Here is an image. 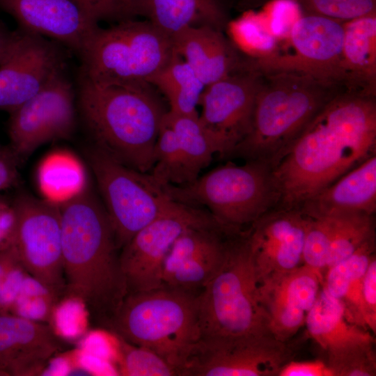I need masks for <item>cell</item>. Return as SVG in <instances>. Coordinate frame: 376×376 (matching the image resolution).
<instances>
[{
	"mask_svg": "<svg viewBox=\"0 0 376 376\" xmlns=\"http://www.w3.org/2000/svg\"><path fill=\"white\" fill-rule=\"evenodd\" d=\"M375 94L345 89L308 123L273 167L278 207L307 199L375 154Z\"/></svg>",
	"mask_w": 376,
	"mask_h": 376,
	"instance_id": "1",
	"label": "cell"
},
{
	"mask_svg": "<svg viewBox=\"0 0 376 376\" xmlns=\"http://www.w3.org/2000/svg\"><path fill=\"white\" fill-rule=\"evenodd\" d=\"M65 295L81 301L107 327L127 294L113 230L89 189L58 202Z\"/></svg>",
	"mask_w": 376,
	"mask_h": 376,
	"instance_id": "2",
	"label": "cell"
},
{
	"mask_svg": "<svg viewBox=\"0 0 376 376\" xmlns=\"http://www.w3.org/2000/svg\"><path fill=\"white\" fill-rule=\"evenodd\" d=\"M150 86L97 85L79 75V105L95 147L123 164L149 173L165 113Z\"/></svg>",
	"mask_w": 376,
	"mask_h": 376,
	"instance_id": "3",
	"label": "cell"
},
{
	"mask_svg": "<svg viewBox=\"0 0 376 376\" xmlns=\"http://www.w3.org/2000/svg\"><path fill=\"white\" fill-rule=\"evenodd\" d=\"M261 73L251 130L230 156L266 162L273 168L314 116L347 88L300 72Z\"/></svg>",
	"mask_w": 376,
	"mask_h": 376,
	"instance_id": "4",
	"label": "cell"
},
{
	"mask_svg": "<svg viewBox=\"0 0 376 376\" xmlns=\"http://www.w3.org/2000/svg\"><path fill=\"white\" fill-rule=\"evenodd\" d=\"M107 327L181 371L201 338L198 294L161 286L129 293Z\"/></svg>",
	"mask_w": 376,
	"mask_h": 376,
	"instance_id": "5",
	"label": "cell"
},
{
	"mask_svg": "<svg viewBox=\"0 0 376 376\" xmlns=\"http://www.w3.org/2000/svg\"><path fill=\"white\" fill-rule=\"evenodd\" d=\"M172 38L148 20L98 26L79 54V75L100 86L141 88L171 59Z\"/></svg>",
	"mask_w": 376,
	"mask_h": 376,
	"instance_id": "6",
	"label": "cell"
},
{
	"mask_svg": "<svg viewBox=\"0 0 376 376\" xmlns=\"http://www.w3.org/2000/svg\"><path fill=\"white\" fill-rule=\"evenodd\" d=\"M198 306L201 338L271 333L245 233L227 240L223 262L198 294Z\"/></svg>",
	"mask_w": 376,
	"mask_h": 376,
	"instance_id": "7",
	"label": "cell"
},
{
	"mask_svg": "<svg viewBox=\"0 0 376 376\" xmlns=\"http://www.w3.org/2000/svg\"><path fill=\"white\" fill-rule=\"evenodd\" d=\"M163 187L179 203L205 207L220 225L235 233L278 207L281 200L272 166L260 160L226 164L188 184Z\"/></svg>",
	"mask_w": 376,
	"mask_h": 376,
	"instance_id": "8",
	"label": "cell"
},
{
	"mask_svg": "<svg viewBox=\"0 0 376 376\" xmlns=\"http://www.w3.org/2000/svg\"><path fill=\"white\" fill-rule=\"evenodd\" d=\"M88 160L120 251L139 230L180 204L150 173L127 166L95 146Z\"/></svg>",
	"mask_w": 376,
	"mask_h": 376,
	"instance_id": "9",
	"label": "cell"
},
{
	"mask_svg": "<svg viewBox=\"0 0 376 376\" xmlns=\"http://www.w3.org/2000/svg\"><path fill=\"white\" fill-rule=\"evenodd\" d=\"M12 207V246L25 272L56 298L65 295L58 202L21 194Z\"/></svg>",
	"mask_w": 376,
	"mask_h": 376,
	"instance_id": "10",
	"label": "cell"
},
{
	"mask_svg": "<svg viewBox=\"0 0 376 376\" xmlns=\"http://www.w3.org/2000/svg\"><path fill=\"white\" fill-rule=\"evenodd\" d=\"M292 352L271 333L201 338L180 375L278 376Z\"/></svg>",
	"mask_w": 376,
	"mask_h": 376,
	"instance_id": "11",
	"label": "cell"
},
{
	"mask_svg": "<svg viewBox=\"0 0 376 376\" xmlns=\"http://www.w3.org/2000/svg\"><path fill=\"white\" fill-rule=\"evenodd\" d=\"M344 23L323 16L303 14L294 23L284 52L248 59L260 72L293 71L309 74L347 88L340 70Z\"/></svg>",
	"mask_w": 376,
	"mask_h": 376,
	"instance_id": "12",
	"label": "cell"
},
{
	"mask_svg": "<svg viewBox=\"0 0 376 376\" xmlns=\"http://www.w3.org/2000/svg\"><path fill=\"white\" fill-rule=\"evenodd\" d=\"M214 223L208 211L180 203L139 230L120 251L127 294L161 287L163 265L175 240L190 227Z\"/></svg>",
	"mask_w": 376,
	"mask_h": 376,
	"instance_id": "13",
	"label": "cell"
},
{
	"mask_svg": "<svg viewBox=\"0 0 376 376\" xmlns=\"http://www.w3.org/2000/svg\"><path fill=\"white\" fill-rule=\"evenodd\" d=\"M262 73L246 65L205 86L199 101V120L221 157L230 156L251 130Z\"/></svg>",
	"mask_w": 376,
	"mask_h": 376,
	"instance_id": "14",
	"label": "cell"
},
{
	"mask_svg": "<svg viewBox=\"0 0 376 376\" xmlns=\"http://www.w3.org/2000/svg\"><path fill=\"white\" fill-rule=\"evenodd\" d=\"M10 114L9 146L22 162L41 146L72 136L76 127L73 86L62 75Z\"/></svg>",
	"mask_w": 376,
	"mask_h": 376,
	"instance_id": "15",
	"label": "cell"
},
{
	"mask_svg": "<svg viewBox=\"0 0 376 376\" xmlns=\"http://www.w3.org/2000/svg\"><path fill=\"white\" fill-rule=\"evenodd\" d=\"M19 31L14 49L0 65V111L9 113L64 75L71 52L56 41Z\"/></svg>",
	"mask_w": 376,
	"mask_h": 376,
	"instance_id": "16",
	"label": "cell"
},
{
	"mask_svg": "<svg viewBox=\"0 0 376 376\" xmlns=\"http://www.w3.org/2000/svg\"><path fill=\"white\" fill-rule=\"evenodd\" d=\"M309 220L299 209L276 207L251 225L245 234L258 286L303 265Z\"/></svg>",
	"mask_w": 376,
	"mask_h": 376,
	"instance_id": "17",
	"label": "cell"
},
{
	"mask_svg": "<svg viewBox=\"0 0 376 376\" xmlns=\"http://www.w3.org/2000/svg\"><path fill=\"white\" fill-rule=\"evenodd\" d=\"M232 233L218 223L185 230L174 242L163 265L162 286L198 294L213 277L224 258Z\"/></svg>",
	"mask_w": 376,
	"mask_h": 376,
	"instance_id": "18",
	"label": "cell"
},
{
	"mask_svg": "<svg viewBox=\"0 0 376 376\" xmlns=\"http://www.w3.org/2000/svg\"><path fill=\"white\" fill-rule=\"evenodd\" d=\"M18 29L56 41L79 56L99 26L72 0H0Z\"/></svg>",
	"mask_w": 376,
	"mask_h": 376,
	"instance_id": "19",
	"label": "cell"
},
{
	"mask_svg": "<svg viewBox=\"0 0 376 376\" xmlns=\"http://www.w3.org/2000/svg\"><path fill=\"white\" fill-rule=\"evenodd\" d=\"M322 282V278L315 270L302 265L258 286L269 331L276 339L289 342L305 324Z\"/></svg>",
	"mask_w": 376,
	"mask_h": 376,
	"instance_id": "20",
	"label": "cell"
},
{
	"mask_svg": "<svg viewBox=\"0 0 376 376\" xmlns=\"http://www.w3.org/2000/svg\"><path fill=\"white\" fill-rule=\"evenodd\" d=\"M60 348L49 326L13 314H0V375H38Z\"/></svg>",
	"mask_w": 376,
	"mask_h": 376,
	"instance_id": "21",
	"label": "cell"
},
{
	"mask_svg": "<svg viewBox=\"0 0 376 376\" xmlns=\"http://www.w3.org/2000/svg\"><path fill=\"white\" fill-rule=\"evenodd\" d=\"M305 215L322 218L376 210V155H371L299 207Z\"/></svg>",
	"mask_w": 376,
	"mask_h": 376,
	"instance_id": "22",
	"label": "cell"
},
{
	"mask_svg": "<svg viewBox=\"0 0 376 376\" xmlns=\"http://www.w3.org/2000/svg\"><path fill=\"white\" fill-rule=\"evenodd\" d=\"M175 52L192 68L206 86L244 68L237 49L210 26L186 28L172 37Z\"/></svg>",
	"mask_w": 376,
	"mask_h": 376,
	"instance_id": "23",
	"label": "cell"
},
{
	"mask_svg": "<svg viewBox=\"0 0 376 376\" xmlns=\"http://www.w3.org/2000/svg\"><path fill=\"white\" fill-rule=\"evenodd\" d=\"M304 325L311 338L327 352V363L375 346V334L351 322L342 304L322 286Z\"/></svg>",
	"mask_w": 376,
	"mask_h": 376,
	"instance_id": "24",
	"label": "cell"
},
{
	"mask_svg": "<svg viewBox=\"0 0 376 376\" xmlns=\"http://www.w3.org/2000/svg\"><path fill=\"white\" fill-rule=\"evenodd\" d=\"M124 19L141 16L172 38L191 26L223 31L226 17L219 0H125Z\"/></svg>",
	"mask_w": 376,
	"mask_h": 376,
	"instance_id": "25",
	"label": "cell"
},
{
	"mask_svg": "<svg viewBox=\"0 0 376 376\" xmlns=\"http://www.w3.org/2000/svg\"><path fill=\"white\" fill-rule=\"evenodd\" d=\"M340 70L349 89L376 93V14L344 23Z\"/></svg>",
	"mask_w": 376,
	"mask_h": 376,
	"instance_id": "26",
	"label": "cell"
},
{
	"mask_svg": "<svg viewBox=\"0 0 376 376\" xmlns=\"http://www.w3.org/2000/svg\"><path fill=\"white\" fill-rule=\"evenodd\" d=\"M375 251V239H373L327 269L322 282V288L342 304L346 318L366 329L361 301L362 281Z\"/></svg>",
	"mask_w": 376,
	"mask_h": 376,
	"instance_id": "27",
	"label": "cell"
},
{
	"mask_svg": "<svg viewBox=\"0 0 376 376\" xmlns=\"http://www.w3.org/2000/svg\"><path fill=\"white\" fill-rule=\"evenodd\" d=\"M198 113L180 114L167 111L165 118L176 135L180 150L183 185L199 176V173L219 154L212 136L199 120Z\"/></svg>",
	"mask_w": 376,
	"mask_h": 376,
	"instance_id": "28",
	"label": "cell"
},
{
	"mask_svg": "<svg viewBox=\"0 0 376 376\" xmlns=\"http://www.w3.org/2000/svg\"><path fill=\"white\" fill-rule=\"evenodd\" d=\"M149 84L165 96L170 106L169 111L180 114L197 113L196 107L205 85L175 52Z\"/></svg>",
	"mask_w": 376,
	"mask_h": 376,
	"instance_id": "29",
	"label": "cell"
},
{
	"mask_svg": "<svg viewBox=\"0 0 376 376\" xmlns=\"http://www.w3.org/2000/svg\"><path fill=\"white\" fill-rule=\"evenodd\" d=\"M328 217L333 220V230L325 272L375 238L374 214L350 213Z\"/></svg>",
	"mask_w": 376,
	"mask_h": 376,
	"instance_id": "30",
	"label": "cell"
},
{
	"mask_svg": "<svg viewBox=\"0 0 376 376\" xmlns=\"http://www.w3.org/2000/svg\"><path fill=\"white\" fill-rule=\"evenodd\" d=\"M228 26L232 43L248 54V59L264 58L277 50V39L271 33L269 26L256 15H244Z\"/></svg>",
	"mask_w": 376,
	"mask_h": 376,
	"instance_id": "31",
	"label": "cell"
},
{
	"mask_svg": "<svg viewBox=\"0 0 376 376\" xmlns=\"http://www.w3.org/2000/svg\"><path fill=\"white\" fill-rule=\"evenodd\" d=\"M83 172L77 162L65 155L47 159L39 170L41 189L53 198L72 196L82 189Z\"/></svg>",
	"mask_w": 376,
	"mask_h": 376,
	"instance_id": "32",
	"label": "cell"
},
{
	"mask_svg": "<svg viewBox=\"0 0 376 376\" xmlns=\"http://www.w3.org/2000/svg\"><path fill=\"white\" fill-rule=\"evenodd\" d=\"M150 171L152 176L162 186L168 184L182 185L184 183L178 141L165 115L156 140L154 164Z\"/></svg>",
	"mask_w": 376,
	"mask_h": 376,
	"instance_id": "33",
	"label": "cell"
},
{
	"mask_svg": "<svg viewBox=\"0 0 376 376\" xmlns=\"http://www.w3.org/2000/svg\"><path fill=\"white\" fill-rule=\"evenodd\" d=\"M120 373L125 376H174L177 370L151 350L118 338Z\"/></svg>",
	"mask_w": 376,
	"mask_h": 376,
	"instance_id": "34",
	"label": "cell"
},
{
	"mask_svg": "<svg viewBox=\"0 0 376 376\" xmlns=\"http://www.w3.org/2000/svg\"><path fill=\"white\" fill-rule=\"evenodd\" d=\"M304 14L326 17L345 23L376 14V0H293Z\"/></svg>",
	"mask_w": 376,
	"mask_h": 376,
	"instance_id": "35",
	"label": "cell"
},
{
	"mask_svg": "<svg viewBox=\"0 0 376 376\" xmlns=\"http://www.w3.org/2000/svg\"><path fill=\"white\" fill-rule=\"evenodd\" d=\"M331 217H310L303 250V265L315 270L323 279L332 235Z\"/></svg>",
	"mask_w": 376,
	"mask_h": 376,
	"instance_id": "36",
	"label": "cell"
},
{
	"mask_svg": "<svg viewBox=\"0 0 376 376\" xmlns=\"http://www.w3.org/2000/svg\"><path fill=\"white\" fill-rule=\"evenodd\" d=\"M56 299L36 281L30 290L26 279L8 314L36 321L43 320L49 316Z\"/></svg>",
	"mask_w": 376,
	"mask_h": 376,
	"instance_id": "37",
	"label": "cell"
},
{
	"mask_svg": "<svg viewBox=\"0 0 376 376\" xmlns=\"http://www.w3.org/2000/svg\"><path fill=\"white\" fill-rule=\"evenodd\" d=\"M327 365L334 376L376 375L374 347L354 352Z\"/></svg>",
	"mask_w": 376,
	"mask_h": 376,
	"instance_id": "38",
	"label": "cell"
},
{
	"mask_svg": "<svg viewBox=\"0 0 376 376\" xmlns=\"http://www.w3.org/2000/svg\"><path fill=\"white\" fill-rule=\"evenodd\" d=\"M363 315L367 329L376 334V258L372 257L362 281Z\"/></svg>",
	"mask_w": 376,
	"mask_h": 376,
	"instance_id": "39",
	"label": "cell"
},
{
	"mask_svg": "<svg viewBox=\"0 0 376 376\" xmlns=\"http://www.w3.org/2000/svg\"><path fill=\"white\" fill-rule=\"evenodd\" d=\"M92 20L122 21L125 0H72Z\"/></svg>",
	"mask_w": 376,
	"mask_h": 376,
	"instance_id": "40",
	"label": "cell"
},
{
	"mask_svg": "<svg viewBox=\"0 0 376 376\" xmlns=\"http://www.w3.org/2000/svg\"><path fill=\"white\" fill-rule=\"evenodd\" d=\"M21 161L11 148L0 143V191L19 183V165Z\"/></svg>",
	"mask_w": 376,
	"mask_h": 376,
	"instance_id": "41",
	"label": "cell"
},
{
	"mask_svg": "<svg viewBox=\"0 0 376 376\" xmlns=\"http://www.w3.org/2000/svg\"><path fill=\"white\" fill-rule=\"evenodd\" d=\"M278 376H334V374L327 363L321 360H290L282 366Z\"/></svg>",
	"mask_w": 376,
	"mask_h": 376,
	"instance_id": "42",
	"label": "cell"
},
{
	"mask_svg": "<svg viewBox=\"0 0 376 376\" xmlns=\"http://www.w3.org/2000/svg\"><path fill=\"white\" fill-rule=\"evenodd\" d=\"M15 214L12 205L0 208V251L12 246Z\"/></svg>",
	"mask_w": 376,
	"mask_h": 376,
	"instance_id": "43",
	"label": "cell"
},
{
	"mask_svg": "<svg viewBox=\"0 0 376 376\" xmlns=\"http://www.w3.org/2000/svg\"><path fill=\"white\" fill-rule=\"evenodd\" d=\"M19 263L13 246L0 251V288L8 274Z\"/></svg>",
	"mask_w": 376,
	"mask_h": 376,
	"instance_id": "44",
	"label": "cell"
},
{
	"mask_svg": "<svg viewBox=\"0 0 376 376\" xmlns=\"http://www.w3.org/2000/svg\"><path fill=\"white\" fill-rule=\"evenodd\" d=\"M8 205L2 198L0 197V208Z\"/></svg>",
	"mask_w": 376,
	"mask_h": 376,
	"instance_id": "45",
	"label": "cell"
}]
</instances>
